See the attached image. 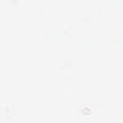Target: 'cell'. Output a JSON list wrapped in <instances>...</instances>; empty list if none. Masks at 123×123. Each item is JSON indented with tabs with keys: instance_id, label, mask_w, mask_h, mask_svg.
<instances>
[{
	"instance_id": "obj_1",
	"label": "cell",
	"mask_w": 123,
	"mask_h": 123,
	"mask_svg": "<svg viewBox=\"0 0 123 123\" xmlns=\"http://www.w3.org/2000/svg\"><path fill=\"white\" fill-rule=\"evenodd\" d=\"M91 109L88 108V107H85V108L83 109V113L86 114V115H88V114H90V113H91Z\"/></svg>"
}]
</instances>
